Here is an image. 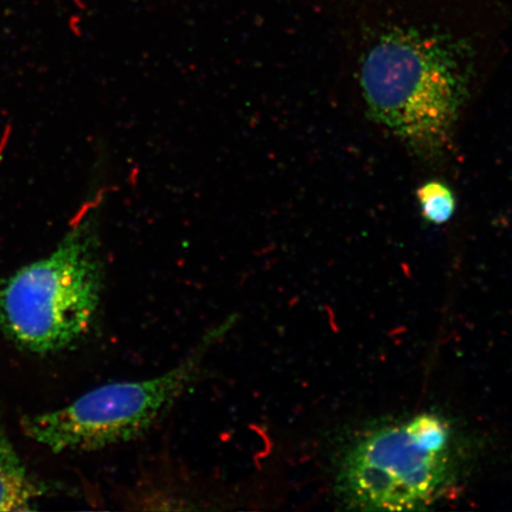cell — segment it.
<instances>
[{
	"label": "cell",
	"mask_w": 512,
	"mask_h": 512,
	"mask_svg": "<svg viewBox=\"0 0 512 512\" xmlns=\"http://www.w3.org/2000/svg\"><path fill=\"white\" fill-rule=\"evenodd\" d=\"M102 285L99 216L92 208L46 258L0 281V330L34 354L69 348L91 328Z\"/></svg>",
	"instance_id": "obj_2"
},
{
	"label": "cell",
	"mask_w": 512,
	"mask_h": 512,
	"mask_svg": "<svg viewBox=\"0 0 512 512\" xmlns=\"http://www.w3.org/2000/svg\"><path fill=\"white\" fill-rule=\"evenodd\" d=\"M235 322V316L229 317L210 329L182 362L162 375L107 383L66 407L25 416L24 434L55 453L96 451L142 437L188 392L211 349Z\"/></svg>",
	"instance_id": "obj_3"
},
{
	"label": "cell",
	"mask_w": 512,
	"mask_h": 512,
	"mask_svg": "<svg viewBox=\"0 0 512 512\" xmlns=\"http://www.w3.org/2000/svg\"><path fill=\"white\" fill-rule=\"evenodd\" d=\"M416 198L422 217L433 226H443L456 214V195L443 181L433 179L420 185Z\"/></svg>",
	"instance_id": "obj_6"
},
{
	"label": "cell",
	"mask_w": 512,
	"mask_h": 512,
	"mask_svg": "<svg viewBox=\"0 0 512 512\" xmlns=\"http://www.w3.org/2000/svg\"><path fill=\"white\" fill-rule=\"evenodd\" d=\"M47 489L29 475L0 421V511H30Z\"/></svg>",
	"instance_id": "obj_5"
},
{
	"label": "cell",
	"mask_w": 512,
	"mask_h": 512,
	"mask_svg": "<svg viewBox=\"0 0 512 512\" xmlns=\"http://www.w3.org/2000/svg\"><path fill=\"white\" fill-rule=\"evenodd\" d=\"M450 439L446 422L431 414L371 433L345 457L339 494L358 509L426 507L445 483Z\"/></svg>",
	"instance_id": "obj_4"
},
{
	"label": "cell",
	"mask_w": 512,
	"mask_h": 512,
	"mask_svg": "<svg viewBox=\"0 0 512 512\" xmlns=\"http://www.w3.org/2000/svg\"><path fill=\"white\" fill-rule=\"evenodd\" d=\"M351 93L369 123L422 158L454 137L490 67L469 38L424 25H389L351 61Z\"/></svg>",
	"instance_id": "obj_1"
}]
</instances>
